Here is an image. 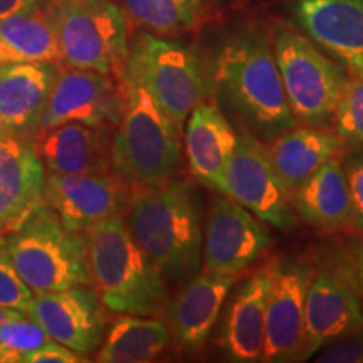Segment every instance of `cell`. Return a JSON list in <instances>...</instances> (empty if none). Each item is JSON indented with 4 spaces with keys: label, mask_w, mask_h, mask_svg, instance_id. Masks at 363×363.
Returning a JSON list of instances; mask_svg holds the SVG:
<instances>
[{
    "label": "cell",
    "mask_w": 363,
    "mask_h": 363,
    "mask_svg": "<svg viewBox=\"0 0 363 363\" xmlns=\"http://www.w3.org/2000/svg\"><path fill=\"white\" fill-rule=\"evenodd\" d=\"M208 74L222 106L262 142L299 126L289 110L274 49L262 30L247 27L230 34Z\"/></svg>",
    "instance_id": "obj_1"
},
{
    "label": "cell",
    "mask_w": 363,
    "mask_h": 363,
    "mask_svg": "<svg viewBox=\"0 0 363 363\" xmlns=\"http://www.w3.org/2000/svg\"><path fill=\"white\" fill-rule=\"evenodd\" d=\"M185 157L199 184L225 195V169L238 143V131L216 104L202 101L185 121Z\"/></svg>",
    "instance_id": "obj_22"
},
{
    "label": "cell",
    "mask_w": 363,
    "mask_h": 363,
    "mask_svg": "<svg viewBox=\"0 0 363 363\" xmlns=\"http://www.w3.org/2000/svg\"><path fill=\"white\" fill-rule=\"evenodd\" d=\"M225 195L274 229L289 233L296 225L298 214L266 143L242 126L225 169Z\"/></svg>",
    "instance_id": "obj_9"
},
{
    "label": "cell",
    "mask_w": 363,
    "mask_h": 363,
    "mask_svg": "<svg viewBox=\"0 0 363 363\" xmlns=\"http://www.w3.org/2000/svg\"><path fill=\"white\" fill-rule=\"evenodd\" d=\"M59 62L0 65V131L30 138L57 78Z\"/></svg>",
    "instance_id": "obj_21"
},
{
    "label": "cell",
    "mask_w": 363,
    "mask_h": 363,
    "mask_svg": "<svg viewBox=\"0 0 363 363\" xmlns=\"http://www.w3.org/2000/svg\"><path fill=\"white\" fill-rule=\"evenodd\" d=\"M203 0H121L126 21L155 35H175L194 27Z\"/></svg>",
    "instance_id": "obj_27"
},
{
    "label": "cell",
    "mask_w": 363,
    "mask_h": 363,
    "mask_svg": "<svg viewBox=\"0 0 363 363\" xmlns=\"http://www.w3.org/2000/svg\"><path fill=\"white\" fill-rule=\"evenodd\" d=\"M235 288V286H234ZM269 291V261L227 296L220 325V348L227 360L262 362L266 335V303Z\"/></svg>",
    "instance_id": "obj_18"
},
{
    "label": "cell",
    "mask_w": 363,
    "mask_h": 363,
    "mask_svg": "<svg viewBox=\"0 0 363 363\" xmlns=\"http://www.w3.org/2000/svg\"><path fill=\"white\" fill-rule=\"evenodd\" d=\"M203 199L195 184L172 179L133 189L125 220L143 252L169 284H184L202 271Z\"/></svg>",
    "instance_id": "obj_2"
},
{
    "label": "cell",
    "mask_w": 363,
    "mask_h": 363,
    "mask_svg": "<svg viewBox=\"0 0 363 363\" xmlns=\"http://www.w3.org/2000/svg\"><path fill=\"white\" fill-rule=\"evenodd\" d=\"M350 254H352L353 269H355V276H357V283L360 284V288L363 289V239L355 240V242L352 244Z\"/></svg>",
    "instance_id": "obj_35"
},
{
    "label": "cell",
    "mask_w": 363,
    "mask_h": 363,
    "mask_svg": "<svg viewBox=\"0 0 363 363\" xmlns=\"http://www.w3.org/2000/svg\"><path fill=\"white\" fill-rule=\"evenodd\" d=\"M172 343L165 321L155 316L121 315L106 328L96 352L99 363H145L157 360Z\"/></svg>",
    "instance_id": "obj_25"
},
{
    "label": "cell",
    "mask_w": 363,
    "mask_h": 363,
    "mask_svg": "<svg viewBox=\"0 0 363 363\" xmlns=\"http://www.w3.org/2000/svg\"><path fill=\"white\" fill-rule=\"evenodd\" d=\"M318 363H363V328L323 345L315 353Z\"/></svg>",
    "instance_id": "obj_31"
},
{
    "label": "cell",
    "mask_w": 363,
    "mask_h": 363,
    "mask_svg": "<svg viewBox=\"0 0 363 363\" xmlns=\"http://www.w3.org/2000/svg\"><path fill=\"white\" fill-rule=\"evenodd\" d=\"M335 135L353 150L363 148V78L347 76L335 110Z\"/></svg>",
    "instance_id": "obj_29"
},
{
    "label": "cell",
    "mask_w": 363,
    "mask_h": 363,
    "mask_svg": "<svg viewBox=\"0 0 363 363\" xmlns=\"http://www.w3.org/2000/svg\"><path fill=\"white\" fill-rule=\"evenodd\" d=\"M272 246L262 220L227 195L212 199L203 219L202 271L216 276H240Z\"/></svg>",
    "instance_id": "obj_10"
},
{
    "label": "cell",
    "mask_w": 363,
    "mask_h": 363,
    "mask_svg": "<svg viewBox=\"0 0 363 363\" xmlns=\"http://www.w3.org/2000/svg\"><path fill=\"white\" fill-rule=\"evenodd\" d=\"M313 267L294 256L269 259L266 335L262 362H301L305 345V303Z\"/></svg>",
    "instance_id": "obj_11"
},
{
    "label": "cell",
    "mask_w": 363,
    "mask_h": 363,
    "mask_svg": "<svg viewBox=\"0 0 363 363\" xmlns=\"http://www.w3.org/2000/svg\"><path fill=\"white\" fill-rule=\"evenodd\" d=\"M45 175L33 140L0 131V235L43 202Z\"/></svg>",
    "instance_id": "obj_20"
},
{
    "label": "cell",
    "mask_w": 363,
    "mask_h": 363,
    "mask_svg": "<svg viewBox=\"0 0 363 363\" xmlns=\"http://www.w3.org/2000/svg\"><path fill=\"white\" fill-rule=\"evenodd\" d=\"M296 214L313 229L331 234L352 229V202L343 163L338 157L289 192Z\"/></svg>",
    "instance_id": "obj_23"
},
{
    "label": "cell",
    "mask_w": 363,
    "mask_h": 363,
    "mask_svg": "<svg viewBox=\"0 0 363 363\" xmlns=\"http://www.w3.org/2000/svg\"><path fill=\"white\" fill-rule=\"evenodd\" d=\"M2 238L13 267L34 294L93 286L84 234L67 229L45 202Z\"/></svg>",
    "instance_id": "obj_5"
},
{
    "label": "cell",
    "mask_w": 363,
    "mask_h": 363,
    "mask_svg": "<svg viewBox=\"0 0 363 363\" xmlns=\"http://www.w3.org/2000/svg\"><path fill=\"white\" fill-rule=\"evenodd\" d=\"M24 313L38 321L54 342L81 355L98 352L108 328L106 306L93 286L34 294Z\"/></svg>",
    "instance_id": "obj_15"
},
{
    "label": "cell",
    "mask_w": 363,
    "mask_h": 363,
    "mask_svg": "<svg viewBox=\"0 0 363 363\" xmlns=\"http://www.w3.org/2000/svg\"><path fill=\"white\" fill-rule=\"evenodd\" d=\"M125 79L142 86L180 131L212 91L208 67L192 45L147 30L130 39Z\"/></svg>",
    "instance_id": "obj_6"
},
{
    "label": "cell",
    "mask_w": 363,
    "mask_h": 363,
    "mask_svg": "<svg viewBox=\"0 0 363 363\" xmlns=\"http://www.w3.org/2000/svg\"><path fill=\"white\" fill-rule=\"evenodd\" d=\"M123 110L125 79L98 71L59 66L35 133L74 121L116 128Z\"/></svg>",
    "instance_id": "obj_12"
},
{
    "label": "cell",
    "mask_w": 363,
    "mask_h": 363,
    "mask_svg": "<svg viewBox=\"0 0 363 363\" xmlns=\"http://www.w3.org/2000/svg\"><path fill=\"white\" fill-rule=\"evenodd\" d=\"M352 202L353 229L363 234V148H355L342 162Z\"/></svg>",
    "instance_id": "obj_32"
},
{
    "label": "cell",
    "mask_w": 363,
    "mask_h": 363,
    "mask_svg": "<svg viewBox=\"0 0 363 363\" xmlns=\"http://www.w3.org/2000/svg\"><path fill=\"white\" fill-rule=\"evenodd\" d=\"M182 131L142 86L125 79V110L113 131V172L131 189L175 179L182 169Z\"/></svg>",
    "instance_id": "obj_4"
},
{
    "label": "cell",
    "mask_w": 363,
    "mask_h": 363,
    "mask_svg": "<svg viewBox=\"0 0 363 363\" xmlns=\"http://www.w3.org/2000/svg\"><path fill=\"white\" fill-rule=\"evenodd\" d=\"M293 17L320 51L363 78V0H294Z\"/></svg>",
    "instance_id": "obj_16"
},
{
    "label": "cell",
    "mask_w": 363,
    "mask_h": 363,
    "mask_svg": "<svg viewBox=\"0 0 363 363\" xmlns=\"http://www.w3.org/2000/svg\"><path fill=\"white\" fill-rule=\"evenodd\" d=\"M17 311L19 310H12V308H0V326H2L4 321L16 315Z\"/></svg>",
    "instance_id": "obj_36"
},
{
    "label": "cell",
    "mask_w": 363,
    "mask_h": 363,
    "mask_svg": "<svg viewBox=\"0 0 363 363\" xmlns=\"http://www.w3.org/2000/svg\"><path fill=\"white\" fill-rule=\"evenodd\" d=\"M239 276H216L201 271L170 298L167 316L172 342L185 353L201 352L211 338L229 293Z\"/></svg>",
    "instance_id": "obj_17"
},
{
    "label": "cell",
    "mask_w": 363,
    "mask_h": 363,
    "mask_svg": "<svg viewBox=\"0 0 363 363\" xmlns=\"http://www.w3.org/2000/svg\"><path fill=\"white\" fill-rule=\"evenodd\" d=\"M266 147L284 187L293 192L321 165L338 157L343 143L320 126H296L281 131Z\"/></svg>",
    "instance_id": "obj_24"
},
{
    "label": "cell",
    "mask_w": 363,
    "mask_h": 363,
    "mask_svg": "<svg viewBox=\"0 0 363 363\" xmlns=\"http://www.w3.org/2000/svg\"><path fill=\"white\" fill-rule=\"evenodd\" d=\"M49 0H0V19L12 16V13L27 11L35 6H44Z\"/></svg>",
    "instance_id": "obj_34"
},
{
    "label": "cell",
    "mask_w": 363,
    "mask_h": 363,
    "mask_svg": "<svg viewBox=\"0 0 363 363\" xmlns=\"http://www.w3.org/2000/svg\"><path fill=\"white\" fill-rule=\"evenodd\" d=\"M59 66L98 71L125 79L128 21L111 0H49Z\"/></svg>",
    "instance_id": "obj_7"
},
{
    "label": "cell",
    "mask_w": 363,
    "mask_h": 363,
    "mask_svg": "<svg viewBox=\"0 0 363 363\" xmlns=\"http://www.w3.org/2000/svg\"><path fill=\"white\" fill-rule=\"evenodd\" d=\"M93 288L116 315L162 316L169 283L136 244L125 216H113L84 233Z\"/></svg>",
    "instance_id": "obj_3"
},
{
    "label": "cell",
    "mask_w": 363,
    "mask_h": 363,
    "mask_svg": "<svg viewBox=\"0 0 363 363\" xmlns=\"http://www.w3.org/2000/svg\"><path fill=\"white\" fill-rule=\"evenodd\" d=\"M272 49L289 110L298 123L320 128L330 123L342 96L347 71L291 26L276 29Z\"/></svg>",
    "instance_id": "obj_8"
},
{
    "label": "cell",
    "mask_w": 363,
    "mask_h": 363,
    "mask_svg": "<svg viewBox=\"0 0 363 363\" xmlns=\"http://www.w3.org/2000/svg\"><path fill=\"white\" fill-rule=\"evenodd\" d=\"M13 62H59L48 4L0 19V65Z\"/></svg>",
    "instance_id": "obj_26"
},
{
    "label": "cell",
    "mask_w": 363,
    "mask_h": 363,
    "mask_svg": "<svg viewBox=\"0 0 363 363\" xmlns=\"http://www.w3.org/2000/svg\"><path fill=\"white\" fill-rule=\"evenodd\" d=\"M133 189L115 172L83 175H45L43 202L56 211L62 224L86 233L113 216H125Z\"/></svg>",
    "instance_id": "obj_14"
},
{
    "label": "cell",
    "mask_w": 363,
    "mask_h": 363,
    "mask_svg": "<svg viewBox=\"0 0 363 363\" xmlns=\"http://www.w3.org/2000/svg\"><path fill=\"white\" fill-rule=\"evenodd\" d=\"M113 126L65 123L33 136L48 174L83 175L113 172Z\"/></svg>",
    "instance_id": "obj_19"
},
{
    "label": "cell",
    "mask_w": 363,
    "mask_h": 363,
    "mask_svg": "<svg viewBox=\"0 0 363 363\" xmlns=\"http://www.w3.org/2000/svg\"><path fill=\"white\" fill-rule=\"evenodd\" d=\"M363 328V308L357 281L343 266L313 269L305 303V345L301 362L326 343Z\"/></svg>",
    "instance_id": "obj_13"
},
{
    "label": "cell",
    "mask_w": 363,
    "mask_h": 363,
    "mask_svg": "<svg viewBox=\"0 0 363 363\" xmlns=\"http://www.w3.org/2000/svg\"><path fill=\"white\" fill-rule=\"evenodd\" d=\"M27 363H79V362H88L86 355L71 350L66 345L59 342H48L38 350L30 353L24 358Z\"/></svg>",
    "instance_id": "obj_33"
},
{
    "label": "cell",
    "mask_w": 363,
    "mask_h": 363,
    "mask_svg": "<svg viewBox=\"0 0 363 363\" xmlns=\"http://www.w3.org/2000/svg\"><path fill=\"white\" fill-rule=\"evenodd\" d=\"M51 340L38 321L17 311L0 326V363L24 362L27 355Z\"/></svg>",
    "instance_id": "obj_28"
},
{
    "label": "cell",
    "mask_w": 363,
    "mask_h": 363,
    "mask_svg": "<svg viewBox=\"0 0 363 363\" xmlns=\"http://www.w3.org/2000/svg\"><path fill=\"white\" fill-rule=\"evenodd\" d=\"M33 296L34 293L13 267L6 240L0 235V308L24 311Z\"/></svg>",
    "instance_id": "obj_30"
}]
</instances>
